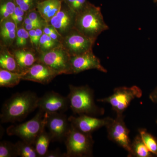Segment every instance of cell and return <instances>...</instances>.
Instances as JSON below:
<instances>
[{
  "label": "cell",
  "instance_id": "40",
  "mask_svg": "<svg viewBox=\"0 0 157 157\" xmlns=\"http://www.w3.org/2000/svg\"><path fill=\"white\" fill-rule=\"evenodd\" d=\"M154 2L157 3V0H154L153 1Z\"/></svg>",
  "mask_w": 157,
  "mask_h": 157
},
{
  "label": "cell",
  "instance_id": "16",
  "mask_svg": "<svg viewBox=\"0 0 157 157\" xmlns=\"http://www.w3.org/2000/svg\"><path fill=\"white\" fill-rule=\"evenodd\" d=\"M62 2V0H44L38 2L36 8L40 16L48 23L61 9Z\"/></svg>",
  "mask_w": 157,
  "mask_h": 157
},
{
  "label": "cell",
  "instance_id": "3",
  "mask_svg": "<svg viewBox=\"0 0 157 157\" xmlns=\"http://www.w3.org/2000/svg\"><path fill=\"white\" fill-rule=\"evenodd\" d=\"M67 97L70 107L74 114L97 117L104 115L105 109L98 106L94 101V93L88 85L75 86L70 85Z\"/></svg>",
  "mask_w": 157,
  "mask_h": 157
},
{
  "label": "cell",
  "instance_id": "21",
  "mask_svg": "<svg viewBox=\"0 0 157 157\" xmlns=\"http://www.w3.org/2000/svg\"><path fill=\"white\" fill-rule=\"evenodd\" d=\"M132 157H155L147 148L139 134L136 136L131 144Z\"/></svg>",
  "mask_w": 157,
  "mask_h": 157
},
{
  "label": "cell",
  "instance_id": "23",
  "mask_svg": "<svg viewBox=\"0 0 157 157\" xmlns=\"http://www.w3.org/2000/svg\"><path fill=\"white\" fill-rule=\"evenodd\" d=\"M138 132L144 144L155 156L157 157V138L146 129H138Z\"/></svg>",
  "mask_w": 157,
  "mask_h": 157
},
{
  "label": "cell",
  "instance_id": "15",
  "mask_svg": "<svg viewBox=\"0 0 157 157\" xmlns=\"http://www.w3.org/2000/svg\"><path fill=\"white\" fill-rule=\"evenodd\" d=\"M76 14L67 8H62L49 23L62 37L74 29Z\"/></svg>",
  "mask_w": 157,
  "mask_h": 157
},
{
  "label": "cell",
  "instance_id": "42",
  "mask_svg": "<svg viewBox=\"0 0 157 157\" xmlns=\"http://www.w3.org/2000/svg\"><path fill=\"white\" fill-rule=\"evenodd\" d=\"M156 123L157 125V118L156 120Z\"/></svg>",
  "mask_w": 157,
  "mask_h": 157
},
{
  "label": "cell",
  "instance_id": "13",
  "mask_svg": "<svg viewBox=\"0 0 157 157\" xmlns=\"http://www.w3.org/2000/svg\"><path fill=\"white\" fill-rule=\"evenodd\" d=\"M21 79L46 85L50 83L58 74L48 66L37 62L21 73Z\"/></svg>",
  "mask_w": 157,
  "mask_h": 157
},
{
  "label": "cell",
  "instance_id": "2",
  "mask_svg": "<svg viewBox=\"0 0 157 157\" xmlns=\"http://www.w3.org/2000/svg\"><path fill=\"white\" fill-rule=\"evenodd\" d=\"M109 29L101 8L89 2L82 10L76 14L74 29L90 39L96 41L103 32Z\"/></svg>",
  "mask_w": 157,
  "mask_h": 157
},
{
  "label": "cell",
  "instance_id": "37",
  "mask_svg": "<svg viewBox=\"0 0 157 157\" xmlns=\"http://www.w3.org/2000/svg\"><path fill=\"white\" fill-rule=\"evenodd\" d=\"M28 32L31 44L34 45V40H35V37H36V29L31 30L29 31Z\"/></svg>",
  "mask_w": 157,
  "mask_h": 157
},
{
  "label": "cell",
  "instance_id": "26",
  "mask_svg": "<svg viewBox=\"0 0 157 157\" xmlns=\"http://www.w3.org/2000/svg\"><path fill=\"white\" fill-rule=\"evenodd\" d=\"M16 6L14 0H8L1 4L0 8L1 22L9 17H11L14 13Z\"/></svg>",
  "mask_w": 157,
  "mask_h": 157
},
{
  "label": "cell",
  "instance_id": "20",
  "mask_svg": "<svg viewBox=\"0 0 157 157\" xmlns=\"http://www.w3.org/2000/svg\"><path fill=\"white\" fill-rule=\"evenodd\" d=\"M0 67L1 69L11 72L18 73H21L22 72L14 58V55H11L8 51H1L0 54Z\"/></svg>",
  "mask_w": 157,
  "mask_h": 157
},
{
  "label": "cell",
  "instance_id": "17",
  "mask_svg": "<svg viewBox=\"0 0 157 157\" xmlns=\"http://www.w3.org/2000/svg\"><path fill=\"white\" fill-rule=\"evenodd\" d=\"M13 55L22 72L37 62V57L31 51L19 49L15 51Z\"/></svg>",
  "mask_w": 157,
  "mask_h": 157
},
{
  "label": "cell",
  "instance_id": "41",
  "mask_svg": "<svg viewBox=\"0 0 157 157\" xmlns=\"http://www.w3.org/2000/svg\"><path fill=\"white\" fill-rule=\"evenodd\" d=\"M37 1H38V2H40V1H44V0H37Z\"/></svg>",
  "mask_w": 157,
  "mask_h": 157
},
{
  "label": "cell",
  "instance_id": "9",
  "mask_svg": "<svg viewBox=\"0 0 157 157\" xmlns=\"http://www.w3.org/2000/svg\"><path fill=\"white\" fill-rule=\"evenodd\" d=\"M95 41L73 29L63 37L61 44L70 56H73L93 51Z\"/></svg>",
  "mask_w": 157,
  "mask_h": 157
},
{
  "label": "cell",
  "instance_id": "10",
  "mask_svg": "<svg viewBox=\"0 0 157 157\" xmlns=\"http://www.w3.org/2000/svg\"><path fill=\"white\" fill-rule=\"evenodd\" d=\"M45 128L48 129L52 141H65L71 128V124L67 115L62 113H45Z\"/></svg>",
  "mask_w": 157,
  "mask_h": 157
},
{
  "label": "cell",
  "instance_id": "12",
  "mask_svg": "<svg viewBox=\"0 0 157 157\" xmlns=\"http://www.w3.org/2000/svg\"><path fill=\"white\" fill-rule=\"evenodd\" d=\"M70 63L72 74H78L90 70H98L104 73L107 72L101 64L100 59L94 54L93 51L71 56Z\"/></svg>",
  "mask_w": 157,
  "mask_h": 157
},
{
  "label": "cell",
  "instance_id": "33",
  "mask_svg": "<svg viewBox=\"0 0 157 157\" xmlns=\"http://www.w3.org/2000/svg\"><path fill=\"white\" fill-rule=\"evenodd\" d=\"M43 33V29L42 28H38L36 29V37H35V40H34V45L36 47H38L40 38Z\"/></svg>",
  "mask_w": 157,
  "mask_h": 157
},
{
  "label": "cell",
  "instance_id": "31",
  "mask_svg": "<svg viewBox=\"0 0 157 157\" xmlns=\"http://www.w3.org/2000/svg\"><path fill=\"white\" fill-rule=\"evenodd\" d=\"M45 157H65V153H62L59 149L48 151Z\"/></svg>",
  "mask_w": 157,
  "mask_h": 157
},
{
  "label": "cell",
  "instance_id": "1",
  "mask_svg": "<svg viewBox=\"0 0 157 157\" xmlns=\"http://www.w3.org/2000/svg\"><path fill=\"white\" fill-rule=\"evenodd\" d=\"M39 98L36 93L30 91L14 94L3 104L0 114L1 123L23 120L38 108Z\"/></svg>",
  "mask_w": 157,
  "mask_h": 157
},
{
  "label": "cell",
  "instance_id": "18",
  "mask_svg": "<svg viewBox=\"0 0 157 157\" xmlns=\"http://www.w3.org/2000/svg\"><path fill=\"white\" fill-rule=\"evenodd\" d=\"M45 128L37 136L34 144L39 157H45L48 151L49 143L52 141L50 134L46 132Z\"/></svg>",
  "mask_w": 157,
  "mask_h": 157
},
{
  "label": "cell",
  "instance_id": "19",
  "mask_svg": "<svg viewBox=\"0 0 157 157\" xmlns=\"http://www.w3.org/2000/svg\"><path fill=\"white\" fill-rule=\"evenodd\" d=\"M21 79V73H15L0 69V86L12 88L19 84Z\"/></svg>",
  "mask_w": 157,
  "mask_h": 157
},
{
  "label": "cell",
  "instance_id": "35",
  "mask_svg": "<svg viewBox=\"0 0 157 157\" xmlns=\"http://www.w3.org/2000/svg\"><path fill=\"white\" fill-rule=\"evenodd\" d=\"M42 25L39 24H32L25 25L24 28L29 31L33 29H36L38 28H42Z\"/></svg>",
  "mask_w": 157,
  "mask_h": 157
},
{
  "label": "cell",
  "instance_id": "36",
  "mask_svg": "<svg viewBox=\"0 0 157 157\" xmlns=\"http://www.w3.org/2000/svg\"><path fill=\"white\" fill-rule=\"evenodd\" d=\"M43 33L46 34V35L49 36L52 33L54 32H57L56 30V29L52 26H45L43 29Z\"/></svg>",
  "mask_w": 157,
  "mask_h": 157
},
{
  "label": "cell",
  "instance_id": "32",
  "mask_svg": "<svg viewBox=\"0 0 157 157\" xmlns=\"http://www.w3.org/2000/svg\"><path fill=\"white\" fill-rule=\"evenodd\" d=\"M25 12L23 11L19 6H17L16 9L14 10V13L11 16V19L12 20L14 21V20L16 19L17 17H20V16H23L24 15Z\"/></svg>",
  "mask_w": 157,
  "mask_h": 157
},
{
  "label": "cell",
  "instance_id": "11",
  "mask_svg": "<svg viewBox=\"0 0 157 157\" xmlns=\"http://www.w3.org/2000/svg\"><path fill=\"white\" fill-rule=\"evenodd\" d=\"M70 107L69 99L54 91L48 92L39 98V110L47 113L66 112Z\"/></svg>",
  "mask_w": 157,
  "mask_h": 157
},
{
  "label": "cell",
  "instance_id": "43",
  "mask_svg": "<svg viewBox=\"0 0 157 157\" xmlns=\"http://www.w3.org/2000/svg\"></svg>",
  "mask_w": 157,
  "mask_h": 157
},
{
  "label": "cell",
  "instance_id": "8",
  "mask_svg": "<svg viewBox=\"0 0 157 157\" xmlns=\"http://www.w3.org/2000/svg\"><path fill=\"white\" fill-rule=\"evenodd\" d=\"M105 128L107 137L109 140L122 147L128 153V157H132L130 130L127 128L123 114L117 115L114 119L109 117Z\"/></svg>",
  "mask_w": 157,
  "mask_h": 157
},
{
  "label": "cell",
  "instance_id": "28",
  "mask_svg": "<svg viewBox=\"0 0 157 157\" xmlns=\"http://www.w3.org/2000/svg\"><path fill=\"white\" fill-rule=\"evenodd\" d=\"M1 36H2L5 34L16 30V24L14 21L11 20H4L1 22Z\"/></svg>",
  "mask_w": 157,
  "mask_h": 157
},
{
  "label": "cell",
  "instance_id": "4",
  "mask_svg": "<svg viewBox=\"0 0 157 157\" xmlns=\"http://www.w3.org/2000/svg\"><path fill=\"white\" fill-rule=\"evenodd\" d=\"M67 152L65 157L93 156L94 140L92 134L82 133L71 124L65 140Z\"/></svg>",
  "mask_w": 157,
  "mask_h": 157
},
{
  "label": "cell",
  "instance_id": "27",
  "mask_svg": "<svg viewBox=\"0 0 157 157\" xmlns=\"http://www.w3.org/2000/svg\"><path fill=\"white\" fill-rule=\"evenodd\" d=\"M29 38L28 31L24 28L17 29L16 32V44L17 47H22L25 46Z\"/></svg>",
  "mask_w": 157,
  "mask_h": 157
},
{
  "label": "cell",
  "instance_id": "14",
  "mask_svg": "<svg viewBox=\"0 0 157 157\" xmlns=\"http://www.w3.org/2000/svg\"><path fill=\"white\" fill-rule=\"evenodd\" d=\"M109 118L108 117L98 118L96 117L82 114L78 117L71 116L68 118L70 124L75 128L82 133L92 134L93 132L105 127Z\"/></svg>",
  "mask_w": 157,
  "mask_h": 157
},
{
  "label": "cell",
  "instance_id": "38",
  "mask_svg": "<svg viewBox=\"0 0 157 157\" xmlns=\"http://www.w3.org/2000/svg\"><path fill=\"white\" fill-rule=\"evenodd\" d=\"M31 1H32V0H14V2H15L16 6H19L22 4Z\"/></svg>",
  "mask_w": 157,
  "mask_h": 157
},
{
  "label": "cell",
  "instance_id": "22",
  "mask_svg": "<svg viewBox=\"0 0 157 157\" xmlns=\"http://www.w3.org/2000/svg\"><path fill=\"white\" fill-rule=\"evenodd\" d=\"M17 155L21 157H39L33 144L21 140L15 143Z\"/></svg>",
  "mask_w": 157,
  "mask_h": 157
},
{
  "label": "cell",
  "instance_id": "24",
  "mask_svg": "<svg viewBox=\"0 0 157 157\" xmlns=\"http://www.w3.org/2000/svg\"><path fill=\"white\" fill-rule=\"evenodd\" d=\"M61 44L60 42L53 40L48 35L43 33L37 48L39 53H42L51 50Z\"/></svg>",
  "mask_w": 157,
  "mask_h": 157
},
{
  "label": "cell",
  "instance_id": "39",
  "mask_svg": "<svg viewBox=\"0 0 157 157\" xmlns=\"http://www.w3.org/2000/svg\"><path fill=\"white\" fill-rule=\"evenodd\" d=\"M23 19V16H20V17H17L16 19L14 20L13 21L16 24V26H17V25L20 23L22 21Z\"/></svg>",
  "mask_w": 157,
  "mask_h": 157
},
{
  "label": "cell",
  "instance_id": "7",
  "mask_svg": "<svg viewBox=\"0 0 157 157\" xmlns=\"http://www.w3.org/2000/svg\"><path fill=\"white\" fill-rule=\"evenodd\" d=\"M70 58V54L61 44L51 50L39 53L37 56V62L48 66L58 75L72 74Z\"/></svg>",
  "mask_w": 157,
  "mask_h": 157
},
{
  "label": "cell",
  "instance_id": "25",
  "mask_svg": "<svg viewBox=\"0 0 157 157\" xmlns=\"http://www.w3.org/2000/svg\"><path fill=\"white\" fill-rule=\"evenodd\" d=\"M17 155L15 144L10 141H2L0 143V157H15Z\"/></svg>",
  "mask_w": 157,
  "mask_h": 157
},
{
  "label": "cell",
  "instance_id": "5",
  "mask_svg": "<svg viewBox=\"0 0 157 157\" xmlns=\"http://www.w3.org/2000/svg\"><path fill=\"white\" fill-rule=\"evenodd\" d=\"M45 113L39 110L33 118L24 123L12 125L6 132L9 136H16L26 142L33 144L37 136L45 128Z\"/></svg>",
  "mask_w": 157,
  "mask_h": 157
},
{
  "label": "cell",
  "instance_id": "30",
  "mask_svg": "<svg viewBox=\"0 0 157 157\" xmlns=\"http://www.w3.org/2000/svg\"><path fill=\"white\" fill-rule=\"evenodd\" d=\"M16 32H17L16 30L13 31L5 34L2 36H1V37L6 43L9 44L13 42L15 38H16Z\"/></svg>",
  "mask_w": 157,
  "mask_h": 157
},
{
  "label": "cell",
  "instance_id": "34",
  "mask_svg": "<svg viewBox=\"0 0 157 157\" xmlns=\"http://www.w3.org/2000/svg\"><path fill=\"white\" fill-rule=\"evenodd\" d=\"M149 98L152 102L157 104V86L150 94Z\"/></svg>",
  "mask_w": 157,
  "mask_h": 157
},
{
  "label": "cell",
  "instance_id": "6",
  "mask_svg": "<svg viewBox=\"0 0 157 157\" xmlns=\"http://www.w3.org/2000/svg\"><path fill=\"white\" fill-rule=\"evenodd\" d=\"M142 94V90L137 86L131 87L121 86L114 89L111 95L98 99L97 101L110 104L117 115H122L132 101L136 98H141Z\"/></svg>",
  "mask_w": 157,
  "mask_h": 157
},
{
  "label": "cell",
  "instance_id": "29",
  "mask_svg": "<svg viewBox=\"0 0 157 157\" xmlns=\"http://www.w3.org/2000/svg\"><path fill=\"white\" fill-rule=\"evenodd\" d=\"M28 14L27 17L34 22L40 24L42 25H43V22H45V21L40 16L39 12L37 11H35L33 9L29 11V12Z\"/></svg>",
  "mask_w": 157,
  "mask_h": 157
}]
</instances>
